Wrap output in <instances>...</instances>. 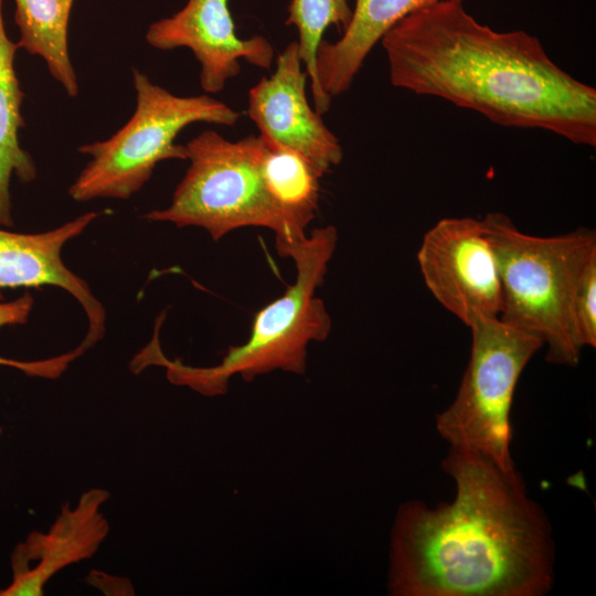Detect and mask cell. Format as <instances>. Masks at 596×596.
<instances>
[{"label": "cell", "instance_id": "cell-15", "mask_svg": "<svg viewBox=\"0 0 596 596\" xmlns=\"http://www.w3.org/2000/svg\"><path fill=\"white\" fill-rule=\"evenodd\" d=\"M19 49L43 58L52 77L70 97L78 81L68 52V21L74 0H14Z\"/></svg>", "mask_w": 596, "mask_h": 596}, {"label": "cell", "instance_id": "cell-4", "mask_svg": "<svg viewBox=\"0 0 596 596\" xmlns=\"http://www.w3.org/2000/svg\"><path fill=\"white\" fill-rule=\"evenodd\" d=\"M482 223L500 277L498 318L538 337L547 345V361L575 366L581 351L572 337L571 301L582 272L596 256L595 231L533 236L498 212Z\"/></svg>", "mask_w": 596, "mask_h": 596}, {"label": "cell", "instance_id": "cell-10", "mask_svg": "<svg viewBox=\"0 0 596 596\" xmlns=\"http://www.w3.org/2000/svg\"><path fill=\"white\" fill-rule=\"evenodd\" d=\"M146 41L162 51L191 50L201 66V87L210 94L221 92L240 74L241 58L260 68H269L274 58L266 38L237 36L228 0H188L173 15L152 22Z\"/></svg>", "mask_w": 596, "mask_h": 596}, {"label": "cell", "instance_id": "cell-16", "mask_svg": "<svg viewBox=\"0 0 596 596\" xmlns=\"http://www.w3.org/2000/svg\"><path fill=\"white\" fill-rule=\"evenodd\" d=\"M262 170L272 196L294 233L305 237L318 209L320 178L299 153L266 137Z\"/></svg>", "mask_w": 596, "mask_h": 596}, {"label": "cell", "instance_id": "cell-5", "mask_svg": "<svg viewBox=\"0 0 596 596\" xmlns=\"http://www.w3.org/2000/svg\"><path fill=\"white\" fill-rule=\"evenodd\" d=\"M185 147L190 166L171 203L147 213V220L202 227L214 241L237 228L265 227L275 233L276 249L304 238L294 233L266 185L263 135L230 141L204 130Z\"/></svg>", "mask_w": 596, "mask_h": 596}, {"label": "cell", "instance_id": "cell-20", "mask_svg": "<svg viewBox=\"0 0 596 596\" xmlns=\"http://www.w3.org/2000/svg\"><path fill=\"white\" fill-rule=\"evenodd\" d=\"M1 432V430H0Z\"/></svg>", "mask_w": 596, "mask_h": 596}, {"label": "cell", "instance_id": "cell-1", "mask_svg": "<svg viewBox=\"0 0 596 596\" xmlns=\"http://www.w3.org/2000/svg\"><path fill=\"white\" fill-rule=\"evenodd\" d=\"M450 503H404L392 533L389 590L396 596H541L554 582L544 512L519 473L450 447Z\"/></svg>", "mask_w": 596, "mask_h": 596}, {"label": "cell", "instance_id": "cell-14", "mask_svg": "<svg viewBox=\"0 0 596 596\" xmlns=\"http://www.w3.org/2000/svg\"><path fill=\"white\" fill-rule=\"evenodd\" d=\"M2 3L0 0V225L12 226L11 178L29 183L36 177V167L19 142L24 96L14 67L19 46L7 34Z\"/></svg>", "mask_w": 596, "mask_h": 596}, {"label": "cell", "instance_id": "cell-13", "mask_svg": "<svg viewBox=\"0 0 596 596\" xmlns=\"http://www.w3.org/2000/svg\"><path fill=\"white\" fill-rule=\"evenodd\" d=\"M438 0H355L352 18L337 42L322 40L317 79L329 97L349 89L373 46L400 20Z\"/></svg>", "mask_w": 596, "mask_h": 596}, {"label": "cell", "instance_id": "cell-6", "mask_svg": "<svg viewBox=\"0 0 596 596\" xmlns=\"http://www.w3.org/2000/svg\"><path fill=\"white\" fill-rule=\"evenodd\" d=\"M132 79L136 108L129 120L108 139L78 148L89 160L68 189L74 201L127 200L159 162L188 159L187 147L174 142L188 125L234 126L240 119L237 110L209 95L177 96L136 68Z\"/></svg>", "mask_w": 596, "mask_h": 596}, {"label": "cell", "instance_id": "cell-2", "mask_svg": "<svg viewBox=\"0 0 596 596\" xmlns=\"http://www.w3.org/2000/svg\"><path fill=\"white\" fill-rule=\"evenodd\" d=\"M393 86L477 111L505 127L596 146V89L555 64L540 40L478 22L464 0H438L381 39Z\"/></svg>", "mask_w": 596, "mask_h": 596}, {"label": "cell", "instance_id": "cell-17", "mask_svg": "<svg viewBox=\"0 0 596 596\" xmlns=\"http://www.w3.org/2000/svg\"><path fill=\"white\" fill-rule=\"evenodd\" d=\"M351 18L352 10L348 0H291L288 8L286 24L298 30L300 58L310 78L315 107L320 115L329 110L331 97L326 95L318 84L317 51L329 25L343 26L345 30Z\"/></svg>", "mask_w": 596, "mask_h": 596}, {"label": "cell", "instance_id": "cell-12", "mask_svg": "<svg viewBox=\"0 0 596 596\" xmlns=\"http://www.w3.org/2000/svg\"><path fill=\"white\" fill-rule=\"evenodd\" d=\"M109 493L91 489L77 504L64 505L47 533L32 532L12 554V565L34 562V566L12 570L11 584L0 596L43 595L46 582L62 568L91 557L108 533L102 507Z\"/></svg>", "mask_w": 596, "mask_h": 596}, {"label": "cell", "instance_id": "cell-11", "mask_svg": "<svg viewBox=\"0 0 596 596\" xmlns=\"http://www.w3.org/2000/svg\"><path fill=\"white\" fill-rule=\"evenodd\" d=\"M98 215L97 212H88L58 227L35 234L0 228V290L49 285L71 294L88 319V330L81 343L85 350L104 337L106 312L87 283L65 266L61 252L68 241L81 235Z\"/></svg>", "mask_w": 596, "mask_h": 596}, {"label": "cell", "instance_id": "cell-3", "mask_svg": "<svg viewBox=\"0 0 596 596\" xmlns=\"http://www.w3.org/2000/svg\"><path fill=\"white\" fill-rule=\"evenodd\" d=\"M337 242V228L328 225L277 249L295 263L294 284L255 315L248 339L231 347L217 365L195 368L168 359L156 328L152 340L136 355L131 368L139 372L150 364L163 366L171 383L205 396L225 394L236 374L244 381L275 370L304 374L309 343L324 341L331 330L330 315L324 302L316 297V290L324 281Z\"/></svg>", "mask_w": 596, "mask_h": 596}, {"label": "cell", "instance_id": "cell-8", "mask_svg": "<svg viewBox=\"0 0 596 596\" xmlns=\"http://www.w3.org/2000/svg\"><path fill=\"white\" fill-rule=\"evenodd\" d=\"M417 260L429 291L467 327L477 316L499 317L500 277L482 220H439L425 233Z\"/></svg>", "mask_w": 596, "mask_h": 596}, {"label": "cell", "instance_id": "cell-19", "mask_svg": "<svg viewBox=\"0 0 596 596\" xmlns=\"http://www.w3.org/2000/svg\"><path fill=\"white\" fill-rule=\"evenodd\" d=\"M571 328L576 348L596 345V256L582 272L571 301Z\"/></svg>", "mask_w": 596, "mask_h": 596}, {"label": "cell", "instance_id": "cell-7", "mask_svg": "<svg viewBox=\"0 0 596 596\" xmlns=\"http://www.w3.org/2000/svg\"><path fill=\"white\" fill-rule=\"evenodd\" d=\"M471 351L451 404L436 416L439 435L479 454L505 473H515L510 454V409L518 380L543 342L498 317H475L468 326Z\"/></svg>", "mask_w": 596, "mask_h": 596}, {"label": "cell", "instance_id": "cell-18", "mask_svg": "<svg viewBox=\"0 0 596 596\" xmlns=\"http://www.w3.org/2000/svg\"><path fill=\"white\" fill-rule=\"evenodd\" d=\"M32 307L33 297L29 291L11 301L3 302L0 300V328L26 323ZM79 355V351L75 348L67 353L41 361H18L0 356V365L15 368L32 376L55 379Z\"/></svg>", "mask_w": 596, "mask_h": 596}, {"label": "cell", "instance_id": "cell-9", "mask_svg": "<svg viewBox=\"0 0 596 596\" xmlns=\"http://www.w3.org/2000/svg\"><path fill=\"white\" fill-rule=\"evenodd\" d=\"M308 74L297 41L279 54L270 77L249 89V118L262 135L305 158L319 178L343 159L339 139L312 109L306 95Z\"/></svg>", "mask_w": 596, "mask_h": 596}]
</instances>
